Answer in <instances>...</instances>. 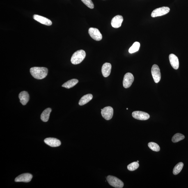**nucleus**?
<instances>
[{"label":"nucleus","mask_w":188,"mask_h":188,"mask_svg":"<svg viewBox=\"0 0 188 188\" xmlns=\"http://www.w3.org/2000/svg\"><path fill=\"white\" fill-rule=\"evenodd\" d=\"M111 63H105L103 65L102 67V73L104 77H107L111 74Z\"/></svg>","instance_id":"obj_16"},{"label":"nucleus","mask_w":188,"mask_h":188,"mask_svg":"<svg viewBox=\"0 0 188 188\" xmlns=\"http://www.w3.org/2000/svg\"><path fill=\"white\" fill-rule=\"evenodd\" d=\"M81 1L88 8L91 9L94 8V5L91 0H81Z\"/></svg>","instance_id":"obj_25"},{"label":"nucleus","mask_w":188,"mask_h":188,"mask_svg":"<svg viewBox=\"0 0 188 188\" xmlns=\"http://www.w3.org/2000/svg\"><path fill=\"white\" fill-rule=\"evenodd\" d=\"M93 98V95L91 94H87L81 97L79 101V104L80 106H83L88 103Z\"/></svg>","instance_id":"obj_17"},{"label":"nucleus","mask_w":188,"mask_h":188,"mask_svg":"<svg viewBox=\"0 0 188 188\" xmlns=\"http://www.w3.org/2000/svg\"><path fill=\"white\" fill-rule=\"evenodd\" d=\"M127 110L128 109H127Z\"/></svg>","instance_id":"obj_27"},{"label":"nucleus","mask_w":188,"mask_h":188,"mask_svg":"<svg viewBox=\"0 0 188 188\" xmlns=\"http://www.w3.org/2000/svg\"><path fill=\"white\" fill-rule=\"evenodd\" d=\"M33 18L35 20L38 21L40 24L50 26L52 24V22L50 19L46 18V17L41 16L38 15H33Z\"/></svg>","instance_id":"obj_12"},{"label":"nucleus","mask_w":188,"mask_h":188,"mask_svg":"<svg viewBox=\"0 0 188 188\" xmlns=\"http://www.w3.org/2000/svg\"><path fill=\"white\" fill-rule=\"evenodd\" d=\"M86 56V53L82 49L78 50L74 53L71 59V62L74 65L80 63Z\"/></svg>","instance_id":"obj_2"},{"label":"nucleus","mask_w":188,"mask_h":188,"mask_svg":"<svg viewBox=\"0 0 188 188\" xmlns=\"http://www.w3.org/2000/svg\"><path fill=\"white\" fill-rule=\"evenodd\" d=\"M169 59L170 64L175 70H177L179 67L178 58L175 55L171 54L169 55Z\"/></svg>","instance_id":"obj_14"},{"label":"nucleus","mask_w":188,"mask_h":188,"mask_svg":"<svg viewBox=\"0 0 188 188\" xmlns=\"http://www.w3.org/2000/svg\"><path fill=\"white\" fill-rule=\"evenodd\" d=\"M139 166V164L138 162H134L129 164L127 166V168L129 171H134L137 169Z\"/></svg>","instance_id":"obj_24"},{"label":"nucleus","mask_w":188,"mask_h":188,"mask_svg":"<svg viewBox=\"0 0 188 188\" xmlns=\"http://www.w3.org/2000/svg\"><path fill=\"white\" fill-rule=\"evenodd\" d=\"M48 69L43 67H33L30 69V72L35 79H41L45 78L48 74Z\"/></svg>","instance_id":"obj_1"},{"label":"nucleus","mask_w":188,"mask_h":188,"mask_svg":"<svg viewBox=\"0 0 188 188\" xmlns=\"http://www.w3.org/2000/svg\"><path fill=\"white\" fill-rule=\"evenodd\" d=\"M185 138V136L180 133H177L173 136L172 138V141L173 143L178 142Z\"/></svg>","instance_id":"obj_21"},{"label":"nucleus","mask_w":188,"mask_h":188,"mask_svg":"<svg viewBox=\"0 0 188 188\" xmlns=\"http://www.w3.org/2000/svg\"><path fill=\"white\" fill-rule=\"evenodd\" d=\"M52 111L50 108H47L44 110L41 115V119L42 121L47 122L49 120V115Z\"/></svg>","instance_id":"obj_18"},{"label":"nucleus","mask_w":188,"mask_h":188,"mask_svg":"<svg viewBox=\"0 0 188 188\" xmlns=\"http://www.w3.org/2000/svg\"><path fill=\"white\" fill-rule=\"evenodd\" d=\"M134 76L130 72H127L124 76L123 80V86L125 88H128L132 86L134 82Z\"/></svg>","instance_id":"obj_7"},{"label":"nucleus","mask_w":188,"mask_h":188,"mask_svg":"<svg viewBox=\"0 0 188 188\" xmlns=\"http://www.w3.org/2000/svg\"><path fill=\"white\" fill-rule=\"evenodd\" d=\"M137 162H138V163H139V161H137Z\"/></svg>","instance_id":"obj_26"},{"label":"nucleus","mask_w":188,"mask_h":188,"mask_svg":"<svg viewBox=\"0 0 188 188\" xmlns=\"http://www.w3.org/2000/svg\"><path fill=\"white\" fill-rule=\"evenodd\" d=\"M140 44L139 42H135L130 47L129 50V52L130 54H133L137 52L139 49Z\"/></svg>","instance_id":"obj_22"},{"label":"nucleus","mask_w":188,"mask_h":188,"mask_svg":"<svg viewBox=\"0 0 188 188\" xmlns=\"http://www.w3.org/2000/svg\"><path fill=\"white\" fill-rule=\"evenodd\" d=\"M107 180L110 185L112 187L116 188H122L124 186V183L122 181L117 177L108 175L107 177Z\"/></svg>","instance_id":"obj_3"},{"label":"nucleus","mask_w":188,"mask_h":188,"mask_svg":"<svg viewBox=\"0 0 188 188\" xmlns=\"http://www.w3.org/2000/svg\"><path fill=\"white\" fill-rule=\"evenodd\" d=\"M132 116L134 118L140 120H146L150 118L148 113L140 111H134L132 113Z\"/></svg>","instance_id":"obj_9"},{"label":"nucleus","mask_w":188,"mask_h":188,"mask_svg":"<svg viewBox=\"0 0 188 188\" xmlns=\"http://www.w3.org/2000/svg\"><path fill=\"white\" fill-rule=\"evenodd\" d=\"M151 73L155 82L159 83L161 79V74L160 69L157 65L155 64L152 65Z\"/></svg>","instance_id":"obj_6"},{"label":"nucleus","mask_w":188,"mask_h":188,"mask_svg":"<svg viewBox=\"0 0 188 188\" xmlns=\"http://www.w3.org/2000/svg\"><path fill=\"white\" fill-rule=\"evenodd\" d=\"M184 166L183 163L180 162L178 163L174 168L173 173L174 175H177L180 173L183 168Z\"/></svg>","instance_id":"obj_20"},{"label":"nucleus","mask_w":188,"mask_h":188,"mask_svg":"<svg viewBox=\"0 0 188 188\" xmlns=\"http://www.w3.org/2000/svg\"><path fill=\"white\" fill-rule=\"evenodd\" d=\"M148 146L151 150L154 151L159 152L160 148L159 145L157 143L154 142H150L148 143Z\"/></svg>","instance_id":"obj_23"},{"label":"nucleus","mask_w":188,"mask_h":188,"mask_svg":"<svg viewBox=\"0 0 188 188\" xmlns=\"http://www.w3.org/2000/svg\"><path fill=\"white\" fill-rule=\"evenodd\" d=\"M170 9L169 7H162L156 9L152 12L151 17H152L161 16L168 14L169 12Z\"/></svg>","instance_id":"obj_4"},{"label":"nucleus","mask_w":188,"mask_h":188,"mask_svg":"<svg viewBox=\"0 0 188 188\" xmlns=\"http://www.w3.org/2000/svg\"><path fill=\"white\" fill-rule=\"evenodd\" d=\"M19 98L20 102L23 105H25L29 100V95L27 92L23 91L19 94Z\"/></svg>","instance_id":"obj_15"},{"label":"nucleus","mask_w":188,"mask_h":188,"mask_svg":"<svg viewBox=\"0 0 188 188\" xmlns=\"http://www.w3.org/2000/svg\"><path fill=\"white\" fill-rule=\"evenodd\" d=\"M44 141L46 144L52 147H58L61 144V141L55 138H47L44 140Z\"/></svg>","instance_id":"obj_13"},{"label":"nucleus","mask_w":188,"mask_h":188,"mask_svg":"<svg viewBox=\"0 0 188 188\" xmlns=\"http://www.w3.org/2000/svg\"><path fill=\"white\" fill-rule=\"evenodd\" d=\"M123 20V17L118 15L113 17L111 21V25L113 28H118L121 26Z\"/></svg>","instance_id":"obj_11"},{"label":"nucleus","mask_w":188,"mask_h":188,"mask_svg":"<svg viewBox=\"0 0 188 188\" xmlns=\"http://www.w3.org/2000/svg\"><path fill=\"white\" fill-rule=\"evenodd\" d=\"M33 175L31 174L24 173L19 175L16 178H15V181L17 182H28L31 181Z\"/></svg>","instance_id":"obj_10"},{"label":"nucleus","mask_w":188,"mask_h":188,"mask_svg":"<svg viewBox=\"0 0 188 188\" xmlns=\"http://www.w3.org/2000/svg\"><path fill=\"white\" fill-rule=\"evenodd\" d=\"M101 114L104 118L106 120H109L112 118L113 115V110L112 107L108 106L101 109Z\"/></svg>","instance_id":"obj_5"},{"label":"nucleus","mask_w":188,"mask_h":188,"mask_svg":"<svg viewBox=\"0 0 188 188\" xmlns=\"http://www.w3.org/2000/svg\"><path fill=\"white\" fill-rule=\"evenodd\" d=\"M88 33L90 36L94 40L100 41L102 40V35L99 30L97 28H90L88 30Z\"/></svg>","instance_id":"obj_8"},{"label":"nucleus","mask_w":188,"mask_h":188,"mask_svg":"<svg viewBox=\"0 0 188 188\" xmlns=\"http://www.w3.org/2000/svg\"><path fill=\"white\" fill-rule=\"evenodd\" d=\"M79 82L77 79H73L69 80L62 85V87L67 88H70L73 87Z\"/></svg>","instance_id":"obj_19"}]
</instances>
